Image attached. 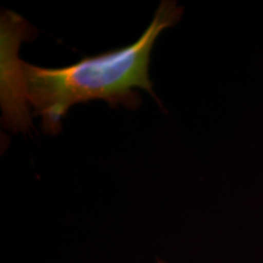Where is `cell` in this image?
Here are the masks:
<instances>
[{"instance_id":"cell-1","label":"cell","mask_w":263,"mask_h":263,"mask_svg":"<svg viewBox=\"0 0 263 263\" xmlns=\"http://www.w3.org/2000/svg\"><path fill=\"white\" fill-rule=\"evenodd\" d=\"M183 8L163 0L153 21L137 42L95 57L82 58L60 68L39 67L21 61L17 49L24 32L18 28L2 31V107L3 126L12 132H27L33 115L42 118V130L58 134L61 121L71 106L95 99L112 107L118 105L137 110L141 98L134 88L154 94L149 78L150 55L163 29L179 21Z\"/></svg>"},{"instance_id":"cell-2","label":"cell","mask_w":263,"mask_h":263,"mask_svg":"<svg viewBox=\"0 0 263 263\" xmlns=\"http://www.w3.org/2000/svg\"><path fill=\"white\" fill-rule=\"evenodd\" d=\"M156 263H167V262H164V261H162V259H157V261H156Z\"/></svg>"}]
</instances>
